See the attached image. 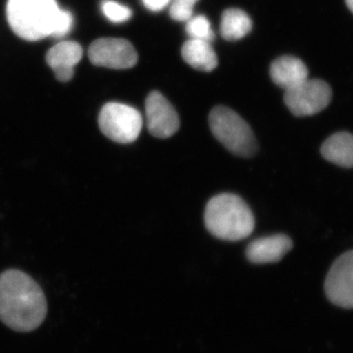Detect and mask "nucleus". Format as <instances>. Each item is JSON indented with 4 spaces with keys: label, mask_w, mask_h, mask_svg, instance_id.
Here are the masks:
<instances>
[{
    "label": "nucleus",
    "mask_w": 353,
    "mask_h": 353,
    "mask_svg": "<svg viewBox=\"0 0 353 353\" xmlns=\"http://www.w3.org/2000/svg\"><path fill=\"white\" fill-rule=\"evenodd\" d=\"M172 0H143V6L152 12H159L171 3Z\"/></svg>",
    "instance_id": "obj_20"
},
{
    "label": "nucleus",
    "mask_w": 353,
    "mask_h": 353,
    "mask_svg": "<svg viewBox=\"0 0 353 353\" xmlns=\"http://www.w3.org/2000/svg\"><path fill=\"white\" fill-rule=\"evenodd\" d=\"M60 11L57 0H8L6 8L11 29L30 41L52 37Z\"/></svg>",
    "instance_id": "obj_3"
},
{
    "label": "nucleus",
    "mask_w": 353,
    "mask_h": 353,
    "mask_svg": "<svg viewBox=\"0 0 353 353\" xmlns=\"http://www.w3.org/2000/svg\"><path fill=\"white\" fill-rule=\"evenodd\" d=\"M102 134L118 143H134L143 129V117L136 108L120 102H109L99 116Z\"/></svg>",
    "instance_id": "obj_5"
},
{
    "label": "nucleus",
    "mask_w": 353,
    "mask_h": 353,
    "mask_svg": "<svg viewBox=\"0 0 353 353\" xmlns=\"http://www.w3.org/2000/svg\"><path fill=\"white\" fill-rule=\"evenodd\" d=\"M183 60L192 68L211 72L218 66V57L211 43L199 39H189L182 48Z\"/></svg>",
    "instance_id": "obj_14"
},
{
    "label": "nucleus",
    "mask_w": 353,
    "mask_h": 353,
    "mask_svg": "<svg viewBox=\"0 0 353 353\" xmlns=\"http://www.w3.org/2000/svg\"><path fill=\"white\" fill-rule=\"evenodd\" d=\"M88 57L95 66L110 69H130L138 62V53L124 39H99L90 44Z\"/></svg>",
    "instance_id": "obj_7"
},
{
    "label": "nucleus",
    "mask_w": 353,
    "mask_h": 353,
    "mask_svg": "<svg viewBox=\"0 0 353 353\" xmlns=\"http://www.w3.org/2000/svg\"><path fill=\"white\" fill-rule=\"evenodd\" d=\"M101 8L104 16L110 22L116 23V24L127 22L131 19L132 16V10L129 7L113 1V0H105L102 3Z\"/></svg>",
    "instance_id": "obj_17"
},
{
    "label": "nucleus",
    "mask_w": 353,
    "mask_h": 353,
    "mask_svg": "<svg viewBox=\"0 0 353 353\" xmlns=\"http://www.w3.org/2000/svg\"><path fill=\"white\" fill-rule=\"evenodd\" d=\"M272 81L285 90L301 85L308 79V69L299 58L279 57L270 66Z\"/></svg>",
    "instance_id": "obj_12"
},
{
    "label": "nucleus",
    "mask_w": 353,
    "mask_h": 353,
    "mask_svg": "<svg viewBox=\"0 0 353 353\" xmlns=\"http://www.w3.org/2000/svg\"><path fill=\"white\" fill-rule=\"evenodd\" d=\"M209 232L223 241H236L248 238L255 226L250 208L240 196L221 194L208 201L204 214Z\"/></svg>",
    "instance_id": "obj_2"
},
{
    "label": "nucleus",
    "mask_w": 353,
    "mask_h": 353,
    "mask_svg": "<svg viewBox=\"0 0 353 353\" xmlns=\"http://www.w3.org/2000/svg\"><path fill=\"white\" fill-rule=\"evenodd\" d=\"M199 0H172L169 13L176 22H187L194 16V8Z\"/></svg>",
    "instance_id": "obj_18"
},
{
    "label": "nucleus",
    "mask_w": 353,
    "mask_h": 353,
    "mask_svg": "<svg viewBox=\"0 0 353 353\" xmlns=\"http://www.w3.org/2000/svg\"><path fill=\"white\" fill-rule=\"evenodd\" d=\"M252 29V21L250 16L239 8L225 10L221 17V36L226 41H236L245 38Z\"/></svg>",
    "instance_id": "obj_15"
},
{
    "label": "nucleus",
    "mask_w": 353,
    "mask_h": 353,
    "mask_svg": "<svg viewBox=\"0 0 353 353\" xmlns=\"http://www.w3.org/2000/svg\"><path fill=\"white\" fill-rule=\"evenodd\" d=\"M345 2H347V6L350 10L353 13V0H345Z\"/></svg>",
    "instance_id": "obj_21"
},
{
    "label": "nucleus",
    "mask_w": 353,
    "mask_h": 353,
    "mask_svg": "<svg viewBox=\"0 0 353 353\" xmlns=\"http://www.w3.org/2000/svg\"><path fill=\"white\" fill-rule=\"evenodd\" d=\"M48 303L38 283L20 270L0 274V320L17 332H32L41 326Z\"/></svg>",
    "instance_id": "obj_1"
},
{
    "label": "nucleus",
    "mask_w": 353,
    "mask_h": 353,
    "mask_svg": "<svg viewBox=\"0 0 353 353\" xmlns=\"http://www.w3.org/2000/svg\"><path fill=\"white\" fill-rule=\"evenodd\" d=\"M292 248V241L285 234L257 239L246 248V257L252 263L266 264L280 261Z\"/></svg>",
    "instance_id": "obj_11"
},
{
    "label": "nucleus",
    "mask_w": 353,
    "mask_h": 353,
    "mask_svg": "<svg viewBox=\"0 0 353 353\" xmlns=\"http://www.w3.org/2000/svg\"><path fill=\"white\" fill-rule=\"evenodd\" d=\"M321 154L331 163L353 168V134L347 132L332 134L323 143Z\"/></svg>",
    "instance_id": "obj_13"
},
{
    "label": "nucleus",
    "mask_w": 353,
    "mask_h": 353,
    "mask_svg": "<svg viewBox=\"0 0 353 353\" xmlns=\"http://www.w3.org/2000/svg\"><path fill=\"white\" fill-rule=\"evenodd\" d=\"M185 24V32L192 39L212 43L215 39L211 23L204 15L192 16Z\"/></svg>",
    "instance_id": "obj_16"
},
{
    "label": "nucleus",
    "mask_w": 353,
    "mask_h": 353,
    "mask_svg": "<svg viewBox=\"0 0 353 353\" xmlns=\"http://www.w3.org/2000/svg\"><path fill=\"white\" fill-rule=\"evenodd\" d=\"M83 57V48L76 41H61L46 54V62L60 82H68L74 77V67Z\"/></svg>",
    "instance_id": "obj_10"
},
{
    "label": "nucleus",
    "mask_w": 353,
    "mask_h": 353,
    "mask_svg": "<svg viewBox=\"0 0 353 353\" xmlns=\"http://www.w3.org/2000/svg\"><path fill=\"white\" fill-rule=\"evenodd\" d=\"M325 292L339 307L353 309V250L341 255L330 269Z\"/></svg>",
    "instance_id": "obj_8"
},
{
    "label": "nucleus",
    "mask_w": 353,
    "mask_h": 353,
    "mask_svg": "<svg viewBox=\"0 0 353 353\" xmlns=\"http://www.w3.org/2000/svg\"><path fill=\"white\" fill-rule=\"evenodd\" d=\"M209 126L218 141L234 154L250 157L256 152V139L252 129L232 109L226 106L213 108L209 115Z\"/></svg>",
    "instance_id": "obj_4"
},
{
    "label": "nucleus",
    "mask_w": 353,
    "mask_h": 353,
    "mask_svg": "<svg viewBox=\"0 0 353 353\" xmlns=\"http://www.w3.org/2000/svg\"><path fill=\"white\" fill-rule=\"evenodd\" d=\"M332 88L318 79L304 81L301 85L285 90L284 101L290 112L297 117L321 112L332 101Z\"/></svg>",
    "instance_id": "obj_6"
},
{
    "label": "nucleus",
    "mask_w": 353,
    "mask_h": 353,
    "mask_svg": "<svg viewBox=\"0 0 353 353\" xmlns=\"http://www.w3.org/2000/svg\"><path fill=\"white\" fill-rule=\"evenodd\" d=\"M72 26H73V17H72V14L68 12V11H60L52 37H55V38H62V37L66 36V34L71 31Z\"/></svg>",
    "instance_id": "obj_19"
},
{
    "label": "nucleus",
    "mask_w": 353,
    "mask_h": 353,
    "mask_svg": "<svg viewBox=\"0 0 353 353\" xmlns=\"http://www.w3.org/2000/svg\"><path fill=\"white\" fill-rule=\"evenodd\" d=\"M146 126L158 139L174 136L180 128V119L175 108L161 92L154 90L145 101Z\"/></svg>",
    "instance_id": "obj_9"
}]
</instances>
